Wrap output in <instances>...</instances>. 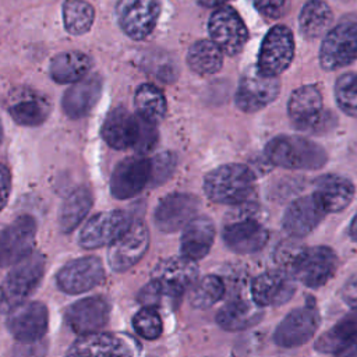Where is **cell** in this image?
<instances>
[{
  "label": "cell",
  "mask_w": 357,
  "mask_h": 357,
  "mask_svg": "<svg viewBox=\"0 0 357 357\" xmlns=\"http://www.w3.org/2000/svg\"><path fill=\"white\" fill-rule=\"evenodd\" d=\"M138 300L144 307H149L155 310L159 307H165V305L173 307V304H177L169 296H166L165 291L152 280L141 289L138 294Z\"/></svg>",
  "instance_id": "b9f144b4"
},
{
  "label": "cell",
  "mask_w": 357,
  "mask_h": 357,
  "mask_svg": "<svg viewBox=\"0 0 357 357\" xmlns=\"http://www.w3.org/2000/svg\"><path fill=\"white\" fill-rule=\"evenodd\" d=\"M134 105L138 116L153 124L162 120L166 113L165 95L152 84H142L138 86L134 96Z\"/></svg>",
  "instance_id": "8d00e7d4"
},
{
  "label": "cell",
  "mask_w": 357,
  "mask_h": 357,
  "mask_svg": "<svg viewBox=\"0 0 357 357\" xmlns=\"http://www.w3.org/2000/svg\"><path fill=\"white\" fill-rule=\"evenodd\" d=\"M222 237L226 247L233 252L251 254L265 247L269 234L257 218L243 215L225 226Z\"/></svg>",
  "instance_id": "ffe728a7"
},
{
  "label": "cell",
  "mask_w": 357,
  "mask_h": 357,
  "mask_svg": "<svg viewBox=\"0 0 357 357\" xmlns=\"http://www.w3.org/2000/svg\"><path fill=\"white\" fill-rule=\"evenodd\" d=\"M116 14L120 28L132 39H145L160 14V0H119Z\"/></svg>",
  "instance_id": "4fadbf2b"
},
{
  "label": "cell",
  "mask_w": 357,
  "mask_h": 357,
  "mask_svg": "<svg viewBox=\"0 0 357 357\" xmlns=\"http://www.w3.org/2000/svg\"><path fill=\"white\" fill-rule=\"evenodd\" d=\"M252 181V173L244 165H223L206 174L204 191L213 202L240 205L250 198Z\"/></svg>",
  "instance_id": "3957f363"
},
{
  "label": "cell",
  "mask_w": 357,
  "mask_h": 357,
  "mask_svg": "<svg viewBox=\"0 0 357 357\" xmlns=\"http://www.w3.org/2000/svg\"><path fill=\"white\" fill-rule=\"evenodd\" d=\"M105 278V269L99 258L84 257L67 262L57 273L56 280L60 290L68 294L85 293Z\"/></svg>",
  "instance_id": "d6986e66"
},
{
  "label": "cell",
  "mask_w": 357,
  "mask_h": 357,
  "mask_svg": "<svg viewBox=\"0 0 357 357\" xmlns=\"http://www.w3.org/2000/svg\"><path fill=\"white\" fill-rule=\"evenodd\" d=\"M66 357H134L127 339L112 333H89L79 336Z\"/></svg>",
  "instance_id": "603a6c76"
},
{
  "label": "cell",
  "mask_w": 357,
  "mask_h": 357,
  "mask_svg": "<svg viewBox=\"0 0 357 357\" xmlns=\"http://www.w3.org/2000/svg\"><path fill=\"white\" fill-rule=\"evenodd\" d=\"M11 117L21 126H39L42 124L49 113V102L39 95H22L10 106Z\"/></svg>",
  "instance_id": "e575fe53"
},
{
  "label": "cell",
  "mask_w": 357,
  "mask_h": 357,
  "mask_svg": "<svg viewBox=\"0 0 357 357\" xmlns=\"http://www.w3.org/2000/svg\"><path fill=\"white\" fill-rule=\"evenodd\" d=\"M204 7H222L227 0H197Z\"/></svg>",
  "instance_id": "c3c4849f"
},
{
  "label": "cell",
  "mask_w": 357,
  "mask_h": 357,
  "mask_svg": "<svg viewBox=\"0 0 357 357\" xmlns=\"http://www.w3.org/2000/svg\"><path fill=\"white\" fill-rule=\"evenodd\" d=\"M45 257L33 251L13 265L1 287L10 307L25 301L32 290L36 289L45 273Z\"/></svg>",
  "instance_id": "ba28073f"
},
{
  "label": "cell",
  "mask_w": 357,
  "mask_h": 357,
  "mask_svg": "<svg viewBox=\"0 0 357 357\" xmlns=\"http://www.w3.org/2000/svg\"><path fill=\"white\" fill-rule=\"evenodd\" d=\"M110 305L105 297L92 296L71 304L66 311V322L77 335H89L103 328L109 319Z\"/></svg>",
  "instance_id": "7402d4cb"
},
{
  "label": "cell",
  "mask_w": 357,
  "mask_h": 357,
  "mask_svg": "<svg viewBox=\"0 0 357 357\" xmlns=\"http://www.w3.org/2000/svg\"><path fill=\"white\" fill-rule=\"evenodd\" d=\"M262 317V308L258 307L252 300L234 297L218 311L216 322L222 329L236 332L257 325Z\"/></svg>",
  "instance_id": "f1b7e54d"
},
{
  "label": "cell",
  "mask_w": 357,
  "mask_h": 357,
  "mask_svg": "<svg viewBox=\"0 0 357 357\" xmlns=\"http://www.w3.org/2000/svg\"><path fill=\"white\" fill-rule=\"evenodd\" d=\"M8 308H10V305H8V303H7L6 294H4L3 289L0 287V315H1L6 310H8Z\"/></svg>",
  "instance_id": "f907efd6"
},
{
  "label": "cell",
  "mask_w": 357,
  "mask_h": 357,
  "mask_svg": "<svg viewBox=\"0 0 357 357\" xmlns=\"http://www.w3.org/2000/svg\"><path fill=\"white\" fill-rule=\"evenodd\" d=\"M279 89L280 84L278 77H265L257 67H251L243 74L238 82L236 105L247 113L257 112L276 99Z\"/></svg>",
  "instance_id": "2e32d148"
},
{
  "label": "cell",
  "mask_w": 357,
  "mask_h": 357,
  "mask_svg": "<svg viewBox=\"0 0 357 357\" xmlns=\"http://www.w3.org/2000/svg\"><path fill=\"white\" fill-rule=\"evenodd\" d=\"M289 116L300 130H312L324 126L326 117L322 112V95L315 85L296 89L289 99Z\"/></svg>",
  "instance_id": "cb8c5ba5"
},
{
  "label": "cell",
  "mask_w": 357,
  "mask_h": 357,
  "mask_svg": "<svg viewBox=\"0 0 357 357\" xmlns=\"http://www.w3.org/2000/svg\"><path fill=\"white\" fill-rule=\"evenodd\" d=\"M188 67L201 75H209L220 70L223 63V52L208 39L195 42L187 53Z\"/></svg>",
  "instance_id": "836d02e7"
},
{
  "label": "cell",
  "mask_w": 357,
  "mask_h": 357,
  "mask_svg": "<svg viewBox=\"0 0 357 357\" xmlns=\"http://www.w3.org/2000/svg\"><path fill=\"white\" fill-rule=\"evenodd\" d=\"M296 291L294 278L284 269L266 271L251 282V298L258 307L287 303Z\"/></svg>",
  "instance_id": "44dd1931"
},
{
  "label": "cell",
  "mask_w": 357,
  "mask_h": 357,
  "mask_svg": "<svg viewBox=\"0 0 357 357\" xmlns=\"http://www.w3.org/2000/svg\"><path fill=\"white\" fill-rule=\"evenodd\" d=\"M337 264V255L332 248L326 245L305 247L293 264L290 275L307 287H321L333 276Z\"/></svg>",
  "instance_id": "277c9868"
},
{
  "label": "cell",
  "mask_w": 357,
  "mask_h": 357,
  "mask_svg": "<svg viewBox=\"0 0 357 357\" xmlns=\"http://www.w3.org/2000/svg\"><path fill=\"white\" fill-rule=\"evenodd\" d=\"M293 56L294 39L291 31L284 25H276L265 35L255 67L265 77H278L290 66Z\"/></svg>",
  "instance_id": "8992f818"
},
{
  "label": "cell",
  "mask_w": 357,
  "mask_h": 357,
  "mask_svg": "<svg viewBox=\"0 0 357 357\" xmlns=\"http://www.w3.org/2000/svg\"><path fill=\"white\" fill-rule=\"evenodd\" d=\"M131 218L124 211H107L92 216L79 233V245L86 250L110 245L131 225Z\"/></svg>",
  "instance_id": "9a60e30c"
},
{
  "label": "cell",
  "mask_w": 357,
  "mask_h": 357,
  "mask_svg": "<svg viewBox=\"0 0 357 357\" xmlns=\"http://www.w3.org/2000/svg\"><path fill=\"white\" fill-rule=\"evenodd\" d=\"M132 326L139 336H142L148 340L158 339L163 331V325H162L159 312L155 308H149V307L141 308L134 315Z\"/></svg>",
  "instance_id": "ab89813d"
},
{
  "label": "cell",
  "mask_w": 357,
  "mask_h": 357,
  "mask_svg": "<svg viewBox=\"0 0 357 357\" xmlns=\"http://www.w3.org/2000/svg\"><path fill=\"white\" fill-rule=\"evenodd\" d=\"M357 57V20L346 18L326 32L319 61L325 70H337Z\"/></svg>",
  "instance_id": "5b68a950"
},
{
  "label": "cell",
  "mask_w": 357,
  "mask_h": 357,
  "mask_svg": "<svg viewBox=\"0 0 357 357\" xmlns=\"http://www.w3.org/2000/svg\"><path fill=\"white\" fill-rule=\"evenodd\" d=\"M212 42L225 53L234 56L245 45L248 32L238 13L229 7H218L209 18L208 24Z\"/></svg>",
  "instance_id": "8fae6325"
},
{
  "label": "cell",
  "mask_w": 357,
  "mask_h": 357,
  "mask_svg": "<svg viewBox=\"0 0 357 357\" xmlns=\"http://www.w3.org/2000/svg\"><path fill=\"white\" fill-rule=\"evenodd\" d=\"M1 138H3V127H1V123H0V142H1Z\"/></svg>",
  "instance_id": "816d5d0a"
},
{
  "label": "cell",
  "mask_w": 357,
  "mask_h": 357,
  "mask_svg": "<svg viewBox=\"0 0 357 357\" xmlns=\"http://www.w3.org/2000/svg\"><path fill=\"white\" fill-rule=\"evenodd\" d=\"M332 10L322 0H310L304 4L298 24L300 31L305 38H319L328 32L332 24Z\"/></svg>",
  "instance_id": "d6a6232c"
},
{
  "label": "cell",
  "mask_w": 357,
  "mask_h": 357,
  "mask_svg": "<svg viewBox=\"0 0 357 357\" xmlns=\"http://www.w3.org/2000/svg\"><path fill=\"white\" fill-rule=\"evenodd\" d=\"M151 180V159L130 156L119 162L110 178V192L117 199L139 194Z\"/></svg>",
  "instance_id": "ac0fdd59"
},
{
  "label": "cell",
  "mask_w": 357,
  "mask_h": 357,
  "mask_svg": "<svg viewBox=\"0 0 357 357\" xmlns=\"http://www.w3.org/2000/svg\"><path fill=\"white\" fill-rule=\"evenodd\" d=\"M102 137L114 149L134 148L139 153L151 151L158 141L155 124L124 107H116L107 114Z\"/></svg>",
  "instance_id": "6da1fadb"
},
{
  "label": "cell",
  "mask_w": 357,
  "mask_h": 357,
  "mask_svg": "<svg viewBox=\"0 0 357 357\" xmlns=\"http://www.w3.org/2000/svg\"><path fill=\"white\" fill-rule=\"evenodd\" d=\"M226 293L225 280L216 275L197 279L188 291V301L194 308L205 310L215 305Z\"/></svg>",
  "instance_id": "d590c367"
},
{
  "label": "cell",
  "mask_w": 357,
  "mask_h": 357,
  "mask_svg": "<svg viewBox=\"0 0 357 357\" xmlns=\"http://www.w3.org/2000/svg\"><path fill=\"white\" fill-rule=\"evenodd\" d=\"M319 322L321 317L314 305L298 307L280 321L275 329L273 342L286 349L303 346L315 335Z\"/></svg>",
  "instance_id": "5bb4252c"
},
{
  "label": "cell",
  "mask_w": 357,
  "mask_h": 357,
  "mask_svg": "<svg viewBox=\"0 0 357 357\" xmlns=\"http://www.w3.org/2000/svg\"><path fill=\"white\" fill-rule=\"evenodd\" d=\"M254 7L265 17L278 20L290 10V0H251Z\"/></svg>",
  "instance_id": "ee69618b"
},
{
  "label": "cell",
  "mask_w": 357,
  "mask_h": 357,
  "mask_svg": "<svg viewBox=\"0 0 357 357\" xmlns=\"http://www.w3.org/2000/svg\"><path fill=\"white\" fill-rule=\"evenodd\" d=\"M271 163L286 169H319L326 162V152L311 139L297 135H280L271 139L265 148Z\"/></svg>",
  "instance_id": "7a4b0ae2"
},
{
  "label": "cell",
  "mask_w": 357,
  "mask_h": 357,
  "mask_svg": "<svg viewBox=\"0 0 357 357\" xmlns=\"http://www.w3.org/2000/svg\"><path fill=\"white\" fill-rule=\"evenodd\" d=\"M198 279L197 262L184 257H169L159 261L151 273L155 282L166 296L178 304L184 291Z\"/></svg>",
  "instance_id": "52a82bcc"
},
{
  "label": "cell",
  "mask_w": 357,
  "mask_h": 357,
  "mask_svg": "<svg viewBox=\"0 0 357 357\" xmlns=\"http://www.w3.org/2000/svg\"><path fill=\"white\" fill-rule=\"evenodd\" d=\"M176 159L172 153L163 152L151 159V180L149 184L158 185L167 180L174 172Z\"/></svg>",
  "instance_id": "60d3db41"
},
{
  "label": "cell",
  "mask_w": 357,
  "mask_h": 357,
  "mask_svg": "<svg viewBox=\"0 0 357 357\" xmlns=\"http://www.w3.org/2000/svg\"><path fill=\"white\" fill-rule=\"evenodd\" d=\"M326 213L343 211L353 199L354 185L337 174H326L317 180L312 194Z\"/></svg>",
  "instance_id": "83f0119b"
},
{
  "label": "cell",
  "mask_w": 357,
  "mask_h": 357,
  "mask_svg": "<svg viewBox=\"0 0 357 357\" xmlns=\"http://www.w3.org/2000/svg\"><path fill=\"white\" fill-rule=\"evenodd\" d=\"M215 225L208 216H195L183 229L180 238L181 257L194 262L202 259L215 240Z\"/></svg>",
  "instance_id": "4316f807"
},
{
  "label": "cell",
  "mask_w": 357,
  "mask_h": 357,
  "mask_svg": "<svg viewBox=\"0 0 357 357\" xmlns=\"http://www.w3.org/2000/svg\"><path fill=\"white\" fill-rule=\"evenodd\" d=\"M337 106L349 116L357 117V74L347 73L337 78L335 85Z\"/></svg>",
  "instance_id": "f35d334b"
},
{
  "label": "cell",
  "mask_w": 357,
  "mask_h": 357,
  "mask_svg": "<svg viewBox=\"0 0 357 357\" xmlns=\"http://www.w3.org/2000/svg\"><path fill=\"white\" fill-rule=\"evenodd\" d=\"M325 215L326 212L312 194L300 197L287 206L282 219V226L289 236L296 238L304 237L321 223Z\"/></svg>",
  "instance_id": "d4e9b609"
},
{
  "label": "cell",
  "mask_w": 357,
  "mask_h": 357,
  "mask_svg": "<svg viewBox=\"0 0 357 357\" xmlns=\"http://www.w3.org/2000/svg\"><path fill=\"white\" fill-rule=\"evenodd\" d=\"M102 79L98 75L84 77L74 82L61 99L63 112L70 119H81L86 116L100 98Z\"/></svg>",
  "instance_id": "484cf974"
},
{
  "label": "cell",
  "mask_w": 357,
  "mask_h": 357,
  "mask_svg": "<svg viewBox=\"0 0 357 357\" xmlns=\"http://www.w3.org/2000/svg\"><path fill=\"white\" fill-rule=\"evenodd\" d=\"M11 191V173L7 166L0 163V211L6 206Z\"/></svg>",
  "instance_id": "bcb514c9"
},
{
  "label": "cell",
  "mask_w": 357,
  "mask_h": 357,
  "mask_svg": "<svg viewBox=\"0 0 357 357\" xmlns=\"http://www.w3.org/2000/svg\"><path fill=\"white\" fill-rule=\"evenodd\" d=\"M92 67L88 54L77 50L61 52L56 54L50 63V77L59 84H73L84 77Z\"/></svg>",
  "instance_id": "f546056e"
},
{
  "label": "cell",
  "mask_w": 357,
  "mask_h": 357,
  "mask_svg": "<svg viewBox=\"0 0 357 357\" xmlns=\"http://www.w3.org/2000/svg\"><path fill=\"white\" fill-rule=\"evenodd\" d=\"M149 231L144 222L132 220L130 227L109 245L107 261L113 271L126 272L146 252Z\"/></svg>",
  "instance_id": "9c48e42d"
},
{
  "label": "cell",
  "mask_w": 357,
  "mask_h": 357,
  "mask_svg": "<svg viewBox=\"0 0 357 357\" xmlns=\"http://www.w3.org/2000/svg\"><path fill=\"white\" fill-rule=\"evenodd\" d=\"M36 234L35 219L18 216L0 231V268L13 266L33 250Z\"/></svg>",
  "instance_id": "30bf717a"
},
{
  "label": "cell",
  "mask_w": 357,
  "mask_h": 357,
  "mask_svg": "<svg viewBox=\"0 0 357 357\" xmlns=\"http://www.w3.org/2000/svg\"><path fill=\"white\" fill-rule=\"evenodd\" d=\"M199 209V199L192 194L173 192L166 195L158 204L153 222L160 231L173 233L184 229Z\"/></svg>",
  "instance_id": "e0dca14e"
},
{
  "label": "cell",
  "mask_w": 357,
  "mask_h": 357,
  "mask_svg": "<svg viewBox=\"0 0 357 357\" xmlns=\"http://www.w3.org/2000/svg\"><path fill=\"white\" fill-rule=\"evenodd\" d=\"M354 339H357V307L351 308L350 312L318 337L315 342V350L319 353L335 354Z\"/></svg>",
  "instance_id": "4dcf8cb0"
},
{
  "label": "cell",
  "mask_w": 357,
  "mask_h": 357,
  "mask_svg": "<svg viewBox=\"0 0 357 357\" xmlns=\"http://www.w3.org/2000/svg\"><path fill=\"white\" fill-rule=\"evenodd\" d=\"M49 312L40 301H21L8 310L7 328L18 342L40 340L47 331Z\"/></svg>",
  "instance_id": "7c38bea8"
},
{
  "label": "cell",
  "mask_w": 357,
  "mask_h": 357,
  "mask_svg": "<svg viewBox=\"0 0 357 357\" xmlns=\"http://www.w3.org/2000/svg\"><path fill=\"white\" fill-rule=\"evenodd\" d=\"M335 357H357V339L347 343L339 351L335 353Z\"/></svg>",
  "instance_id": "7dc6e473"
},
{
  "label": "cell",
  "mask_w": 357,
  "mask_h": 357,
  "mask_svg": "<svg viewBox=\"0 0 357 357\" xmlns=\"http://www.w3.org/2000/svg\"><path fill=\"white\" fill-rule=\"evenodd\" d=\"M349 233H350L351 240H354V241L357 243V213L354 215V218H353V219H351V222H350Z\"/></svg>",
  "instance_id": "681fc988"
},
{
  "label": "cell",
  "mask_w": 357,
  "mask_h": 357,
  "mask_svg": "<svg viewBox=\"0 0 357 357\" xmlns=\"http://www.w3.org/2000/svg\"><path fill=\"white\" fill-rule=\"evenodd\" d=\"M342 300L351 308L357 307V272L351 275L343 284L340 291Z\"/></svg>",
  "instance_id": "f6af8a7d"
},
{
  "label": "cell",
  "mask_w": 357,
  "mask_h": 357,
  "mask_svg": "<svg viewBox=\"0 0 357 357\" xmlns=\"http://www.w3.org/2000/svg\"><path fill=\"white\" fill-rule=\"evenodd\" d=\"M305 247L294 240H287L283 241L278 245L276 252H275V259L276 262L282 266L280 269H284L286 272L290 273V269L293 266V264L296 262L297 257L300 255V252L304 250Z\"/></svg>",
  "instance_id": "7bdbcfd3"
},
{
  "label": "cell",
  "mask_w": 357,
  "mask_h": 357,
  "mask_svg": "<svg viewBox=\"0 0 357 357\" xmlns=\"http://www.w3.org/2000/svg\"><path fill=\"white\" fill-rule=\"evenodd\" d=\"M93 7L85 0H66L63 4V22L71 35L88 32L93 24Z\"/></svg>",
  "instance_id": "74e56055"
},
{
  "label": "cell",
  "mask_w": 357,
  "mask_h": 357,
  "mask_svg": "<svg viewBox=\"0 0 357 357\" xmlns=\"http://www.w3.org/2000/svg\"><path fill=\"white\" fill-rule=\"evenodd\" d=\"M92 206V194L86 187L74 190L63 202L59 216L60 230L63 233L73 231L88 215Z\"/></svg>",
  "instance_id": "1f68e13d"
}]
</instances>
